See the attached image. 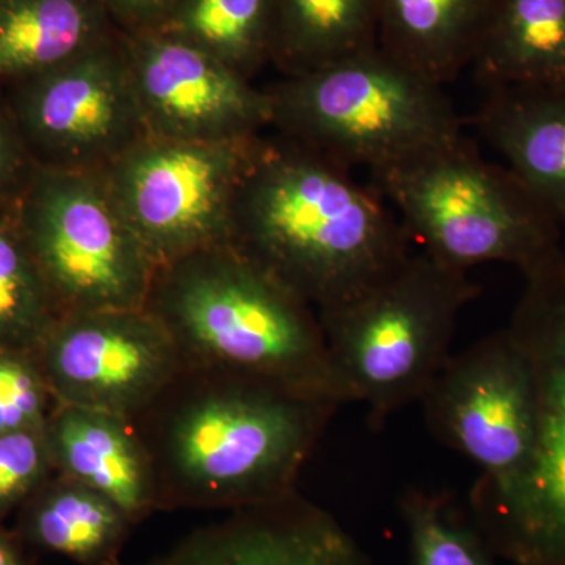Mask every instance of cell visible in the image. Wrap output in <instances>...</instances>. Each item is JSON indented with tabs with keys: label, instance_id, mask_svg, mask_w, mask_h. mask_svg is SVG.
Returning <instances> with one entry per match:
<instances>
[{
	"label": "cell",
	"instance_id": "cell-1",
	"mask_svg": "<svg viewBox=\"0 0 565 565\" xmlns=\"http://www.w3.org/2000/svg\"><path fill=\"white\" fill-rule=\"evenodd\" d=\"M338 408L253 375L182 364L131 423L150 456L159 511L233 512L296 492Z\"/></svg>",
	"mask_w": 565,
	"mask_h": 565
},
{
	"label": "cell",
	"instance_id": "cell-2",
	"mask_svg": "<svg viewBox=\"0 0 565 565\" xmlns=\"http://www.w3.org/2000/svg\"><path fill=\"white\" fill-rule=\"evenodd\" d=\"M230 244L316 311L366 292L412 252L374 185L274 131L259 137L237 185Z\"/></svg>",
	"mask_w": 565,
	"mask_h": 565
},
{
	"label": "cell",
	"instance_id": "cell-3",
	"mask_svg": "<svg viewBox=\"0 0 565 565\" xmlns=\"http://www.w3.org/2000/svg\"><path fill=\"white\" fill-rule=\"evenodd\" d=\"M145 308L189 366L253 375L344 404L316 308L232 244L159 266Z\"/></svg>",
	"mask_w": 565,
	"mask_h": 565
},
{
	"label": "cell",
	"instance_id": "cell-4",
	"mask_svg": "<svg viewBox=\"0 0 565 565\" xmlns=\"http://www.w3.org/2000/svg\"><path fill=\"white\" fill-rule=\"evenodd\" d=\"M481 292L468 273L412 250L373 288L318 311L343 403H362L379 430L419 403L452 355L460 311Z\"/></svg>",
	"mask_w": 565,
	"mask_h": 565
},
{
	"label": "cell",
	"instance_id": "cell-5",
	"mask_svg": "<svg viewBox=\"0 0 565 565\" xmlns=\"http://www.w3.org/2000/svg\"><path fill=\"white\" fill-rule=\"evenodd\" d=\"M370 174L416 250L446 266L504 263L526 274L563 253L552 212L465 136Z\"/></svg>",
	"mask_w": 565,
	"mask_h": 565
},
{
	"label": "cell",
	"instance_id": "cell-6",
	"mask_svg": "<svg viewBox=\"0 0 565 565\" xmlns=\"http://www.w3.org/2000/svg\"><path fill=\"white\" fill-rule=\"evenodd\" d=\"M270 131L375 172L463 136L444 85L381 46L266 87Z\"/></svg>",
	"mask_w": 565,
	"mask_h": 565
},
{
	"label": "cell",
	"instance_id": "cell-7",
	"mask_svg": "<svg viewBox=\"0 0 565 565\" xmlns=\"http://www.w3.org/2000/svg\"><path fill=\"white\" fill-rule=\"evenodd\" d=\"M17 221L61 318L147 305L156 266L102 172L33 170Z\"/></svg>",
	"mask_w": 565,
	"mask_h": 565
},
{
	"label": "cell",
	"instance_id": "cell-8",
	"mask_svg": "<svg viewBox=\"0 0 565 565\" xmlns=\"http://www.w3.org/2000/svg\"><path fill=\"white\" fill-rule=\"evenodd\" d=\"M525 277L509 329L533 362L537 437L520 484L475 505V525L498 555L515 565H565V256Z\"/></svg>",
	"mask_w": 565,
	"mask_h": 565
},
{
	"label": "cell",
	"instance_id": "cell-9",
	"mask_svg": "<svg viewBox=\"0 0 565 565\" xmlns=\"http://www.w3.org/2000/svg\"><path fill=\"white\" fill-rule=\"evenodd\" d=\"M419 403L434 437L481 468L471 508L520 484L534 455L539 401L530 353L509 327L449 356Z\"/></svg>",
	"mask_w": 565,
	"mask_h": 565
},
{
	"label": "cell",
	"instance_id": "cell-10",
	"mask_svg": "<svg viewBox=\"0 0 565 565\" xmlns=\"http://www.w3.org/2000/svg\"><path fill=\"white\" fill-rule=\"evenodd\" d=\"M262 136L184 141L147 134L103 170L156 266L230 244L234 195Z\"/></svg>",
	"mask_w": 565,
	"mask_h": 565
},
{
	"label": "cell",
	"instance_id": "cell-11",
	"mask_svg": "<svg viewBox=\"0 0 565 565\" xmlns=\"http://www.w3.org/2000/svg\"><path fill=\"white\" fill-rule=\"evenodd\" d=\"M21 84L17 126L46 169L103 172L148 134L121 36Z\"/></svg>",
	"mask_w": 565,
	"mask_h": 565
},
{
	"label": "cell",
	"instance_id": "cell-12",
	"mask_svg": "<svg viewBox=\"0 0 565 565\" xmlns=\"http://www.w3.org/2000/svg\"><path fill=\"white\" fill-rule=\"evenodd\" d=\"M39 360L55 404L129 422L184 364L173 338L147 308L62 316Z\"/></svg>",
	"mask_w": 565,
	"mask_h": 565
},
{
	"label": "cell",
	"instance_id": "cell-13",
	"mask_svg": "<svg viewBox=\"0 0 565 565\" xmlns=\"http://www.w3.org/2000/svg\"><path fill=\"white\" fill-rule=\"evenodd\" d=\"M121 39L150 136L230 141L270 131L266 87L161 29L122 33Z\"/></svg>",
	"mask_w": 565,
	"mask_h": 565
},
{
	"label": "cell",
	"instance_id": "cell-14",
	"mask_svg": "<svg viewBox=\"0 0 565 565\" xmlns=\"http://www.w3.org/2000/svg\"><path fill=\"white\" fill-rule=\"evenodd\" d=\"M147 565H373L333 515L299 492L193 531Z\"/></svg>",
	"mask_w": 565,
	"mask_h": 565
},
{
	"label": "cell",
	"instance_id": "cell-15",
	"mask_svg": "<svg viewBox=\"0 0 565 565\" xmlns=\"http://www.w3.org/2000/svg\"><path fill=\"white\" fill-rule=\"evenodd\" d=\"M44 433L55 473L103 493L136 525L159 511L150 456L129 419L54 404Z\"/></svg>",
	"mask_w": 565,
	"mask_h": 565
},
{
	"label": "cell",
	"instance_id": "cell-16",
	"mask_svg": "<svg viewBox=\"0 0 565 565\" xmlns=\"http://www.w3.org/2000/svg\"><path fill=\"white\" fill-rule=\"evenodd\" d=\"M475 128L565 230V84L487 90Z\"/></svg>",
	"mask_w": 565,
	"mask_h": 565
},
{
	"label": "cell",
	"instance_id": "cell-17",
	"mask_svg": "<svg viewBox=\"0 0 565 565\" xmlns=\"http://www.w3.org/2000/svg\"><path fill=\"white\" fill-rule=\"evenodd\" d=\"M17 534L25 544L77 565H120L136 523L103 493L54 473L18 509Z\"/></svg>",
	"mask_w": 565,
	"mask_h": 565
},
{
	"label": "cell",
	"instance_id": "cell-18",
	"mask_svg": "<svg viewBox=\"0 0 565 565\" xmlns=\"http://www.w3.org/2000/svg\"><path fill=\"white\" fill-rule=\"evenodd\" d=\"M494 0H379V46L435 84L471 66Z\"/></svg>",
	"mask_w": 565,
	"mask_h": 565
},
{
	"label": "cell",
	"instance_id": "cell-19",
	"mask_svg": "<svg viewBox=\"0 0 565 565\" xmlns=\"http://www.w3.org/2000/svg\"><path fill=\"white\" fill-rule=\"evenodd\" d=\"M104 0H0V81L25 82L111 39Z\"/></svg>",
	"mask_w": 565,
	"mask_h": 565
},
{
	"label": "cell",
	"instance_id": "cell-20",
	"mask_svg": "<svg viewBox=\"0 0 565 565\" xmlns=\"http://www.w3.org/2000/svg\"><path fill=\"white\" fill-rule=\"evenodd\" d=\"M486 90L565 84V0H494L471 63Z\"/></svg>",
	"mask_w": 565,
	"mask_h": 565
},
{
	"label": "cell",
	"instance_id": "cell-21",
	"mask_svg": "<svg viewBox=\"0 0 565 565\" xmlns=\"http://www.w3.org/2000/svg\"><path fill=\"white\" fill-rule=\"evenodd\" d=\"M379 46V0H274L273 63L297 76Z\"/></svg>",
	"mask_w": 565,
	"mask_h": 565
},
{
	"label": "cell",
	"instance_id": "cell-22",
	"mask_svg": "<svg viewBox=\"0 0 565 565\" xmlns=\"http://www.w3.org/2000/svg\"><path fill=\"white\" fill-rule=\"evenodd\" d=\"M253 79L273 63L274 0H180L159 28Z\"/></svg>",
	"mask_w": 565,
	"mask_h": 565
},
{
	"label": "cell",
	"instance_id": "cell-23",
	"mask_svg": "<svg viewBox=\"0 0 565 565\" xmlns=\"http://www.w3.org/2000/svg\"><path fill=\"white\" fill-rule=\"evenodd\" d=\"M58 319L17 218H0V348L39 353Z\"/></svg>",
	"mask_w": 565,
	"mask_h": 565
},
{
	"label": "cell",
	"instance_id": "cell-24",
	"mask_svg": "<svg viewBox=\"0 0 565 565\" xmlns=\"http://www.w3.org/2000/svg\"><path fill=\"white\" fill-rule=\"evenodd\" d=\"M399 505L412 565H494L484 535L440 494L407 490Z\"/></svg>",
	"mask_w": 565,
	"mask_h": 565
},
{
	"label": "cell",
	"instance_id": "cell-25",
	"mask_svg": "<svg viewBox=\"0 0 565 565\" xmlns=\"http://www.w3.org/2000/svg\"><path fill=\"white\" fill-rule=\"evenodd\" d=\"M54 404L39 353L0 348V434L44 429Z\"/></svg>",
	"mask_w": 565,
	"mask_h": 565
},
{
	"label": "cell",
	"instance_id": "cell-26",
	"mask_svg": "<svg viewBox=\"0 0 565 565\" xmlns=\"http://www.w3.org/2000/svg\"><path fill=\"white\" fill-rule=\"evenodd\" d=\"M54 473L44 429L0 434V522Z\"/></svg>",
	"mask_w": 565,
	"mask_h": 565
},
{
	"label": "cell",
	"instance_id": "cell-27",
	"mask_svg": "<svg viewBox=\"0 0 565 565\" xmlns=\"http://www.w3.org/2000/svg\"><path fill=\"white\" fill-rule=\"evenodd\" d=\"M32 174L28 172V150L17 122L0 110V202L24 192Z\"/></svg>",
	"mask_w": 565,
	"mask_h": 565
},
{
	"label": "cell",
	"instance_id": "cell-28",
	"mask_svg": "<svg viewBox=\"0 0 565 565\" xmlns=\"http://www.w3.org/2000/svg\"><path fill=\"white\" fill-rule=\"evenodd\" d=\"M180 0H104L111 21L122 33L150 31L167 20Z\"/></svg>",
	"mask_w": 565,
	"mask_h": 565
},
{
	"label": "cell",
	"instance_id": "cell-29",
	"mask_svg": "<svg viewBox=\"0 0 565 565\" xmlns=\"http://www.w3.org/2000/svg\"><path fill=\"white\" fill-rule=\"evenodd\" d=\"M0 565H31L21 550V541L0 525Z\"/></svg>",
	"mask_w": 565,
	"mask_h": 565
}]
</instances>
